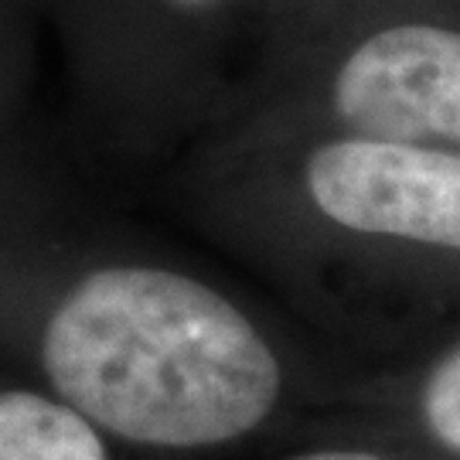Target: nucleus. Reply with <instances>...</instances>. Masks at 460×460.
Segmentation results:
<instances>
[{
  "label": "nucleus",
  "instance_id": "obj_1",
  "mask_svg": "<svg viewBox=\"0 0 460 460\" xmlns=\"http://www.w3.org/2000/svg\"><path fill=\"white\" fill-rule=\"evenodd\" d=\"M41 362L62 402L119 440H239L279 399V362L232 300L154 266H110L55 307Z\"/></svg>",
  "mask_w": 460,
  "mask_h": 460
},
{
  "label": "nucleus",
  "instance_id": "obj_2",
  "mask_svg": "<svg viewBox=\"0 0 460 460\" xmlns=\"http://www.w3.org/2000/svg\"><path fill=\"white\" fill-rule=\"evenodd\" d=\"M304 181L345 229L460 252V150L348 137L314 150Z\"/></svg>",
  "mask_w": 460,
  "mask_h": 460
},
{
  "label": "nucleus",
  "instance_id": "obj_3",
  "mask_svg": "<svg viewBox=\"0 0 460 460\" xmlns=\"http://www.w3.org/2000/svg\"><path fill=\"white\" fill-rule=\"evenodd\" d=\"M331 102L355 137L460 144V31L433 24L376 31L338 68Z\"/></svg>",
  "mask_w": 460,
  "mask_h": 460
},
{
  "label": "nucleus",
  "instance_id": "obj_4",
  "mask_svg": "<svg viewBox=\"0 0 460 460\" xmlns=\"http://www.w3.org/2000/svg\"><path fill=\"white\" fill-rule=\"evenodd\" d=\"M0 460H110L96 423L28 389L0 393Z\"/></svg>",
  "mask_w": 460,
  "mask_h": 460
},
{
  "label": "nucleus",
  "instance_id": "obj_5",
  "mask_svg": "<svg viewBox=\"0 0 460 460\" xmlns=\"http://www.w3.org/2000/svg\"><path fill=\"white\" fill-rule=\"evenodd\" d=\"M420 406L433 440L450 454H460V345L433 365Z\"/></svg>",
  "mask_w": 460,
  "mask_h": 460
},
{
  "label": "nucleus",
  "instance_id": "obj_6",
  "mask_svg": "<svg viewBox=\"0 0 460 460\" xmlns=\"http://www.w3.org/2000/svg\"><path fill=\"white\" fill-rule=\"evenodd\" d=\"M290 460H382L376 454H365V450H314V454H300Z\"/></svg>",
  "mask_w": 460,
  "mask_h": 460
},
{
  "label": "nucleus",
  "instance_id": "obj_7",
  "mask_svg": "<svg viewBox=\"0 0 460 460\" xmlns=\"http://www.w3.org/2000/svg\"><path fill=\"white\" fill-rule=\"evenodd\" d=\"M171 4H178V7H208V4H215V0H171Z\"/></svg>",
  "mask_w": 460,
  "mask_h": 460
}]
</instances>
